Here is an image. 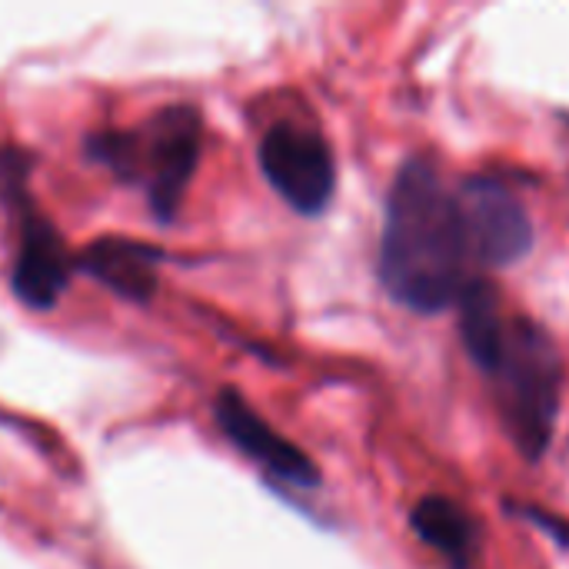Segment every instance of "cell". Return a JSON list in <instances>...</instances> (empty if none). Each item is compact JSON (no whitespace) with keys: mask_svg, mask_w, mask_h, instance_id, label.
Returning <instances> with one entry per match:
<instances>
[{"mask_svg":"<svg viewBox=\"0 0 569 569\" xmlns=\"http://www.w3.org/2000/svg\"><path fill=\"white\" fill-rule=\"evenodd\" d=\"M470 267L457 190L447 187L430 160L410 157L387 193L380 240L383 290L400 307L430 317L457 307L473 280Z\"/></svg>","mask_w":569,"mask_h":569,"instance_id":"6da1fadb","label":"cell"},{"mask_svg":"<svg viewBox=\"0 0 569 569\" xmlns=\"http://www.w3.org/2000/svg\"><path fill=\"white\" fill-rule=\"evenodd\" d=\"M480 370L493 383V403L517 453L537 463L553 443L563 397V357L553 337L530 317H507Z\"/></svg>","mask_w":569,"mask_h":569,"instance_id":"7a4b0ae2","label":"cell"},{"mask_svg":"<svg viewBox=\"0 0 569 569\" xmlns=\"http://www.w3.org/2000/svg\"><path fill=\"white\" fill-rule=\"evenodd\" d=\"M200 113L173 103L147 120L140 130H110L90 140V153L107 163L117 177L143 183L157 217L170 220L183 200L200 157Z\"/></svg>","mask_w":569,"mask_h":569,"instance_id":"3957f363","label":"cell"},{"mask_svg":"<svg viewBox=\"0 0 569 569\" xmlns=\"http://www.w3.org/2000/svg\"><path fill=\"white\" fill-rule=\"evenodd\" d=\"M260 170L267 183L303 217L323 213L333 200L337 163L330 143L303 123L280 120L260 137Z\"/></svg>","mask_w":569,"mask_h":569,"instance_id":"277c9868","label":"cell"},{"mask_svg":"<svg viewBox=\"0 0 569 569\" xmlns=\"http://www.w3.org/2000/svg\"><path fill=\"white\" fill-rule=\"evenodd\" d=\"M463 233L473 267H513L533 250V220L523 200L493 177H470L457 187Z\"/></svg>","mask_w":569,"mask_h":569,"instance_id":"5b68a950","label":"cell"},{"mask_svg":"<svg viewBox=\"0 0 569 569\" xmlns=\"http://www.w3.org/2000/svg\"><path fill=\"white\" fill-rule=\"evenodd\" d=\"M0 190L17 197L20 207V250L13 267V290L30 307H50L70 280V260L57 230L37 217L23 200L20 177H10V160L0 157Z\"/></svg>","mask_w":569,"mask_h":569,"instance_id":"8992f818","label":"cell"},{"mask_svg":"<svg viewBox=\"0 0 569 569\" xmlns=\"http://www.w3.org/2000/svg\"><path fill=\"white\" fill-rule=\"evenodd\" d=\"M213 410H217L220 430L250 460H257L263 470H270L277 480L293 483V487H317L320 483V470L313 467V460L300 447H293L290 440H283L267 420H260L253 413V407L237 390H223L217 397Z\"/></svg>","mask_w":569,"mask_h":569,"instance_id":"52a82bcc","label":"cell"},{"mask_svg":"<svg viewBox=\"0 0 569 569\" xmlns=\"http://www.w3.org/2000/svg\"><path fill=\"white\" fill-rule=\"evenodd\" d=\"M410 527L450 569H473L480 557V527L473 513L450 497H423L410 510Z\"/></svg>","mask_w":569,"mask_h":569,"instance_id":"ba28073f","label":"cell"},{"mask_svg":"<svg viewBox=\"0 0 569 569\" xmlns=\"http://www.w3.org/2000/svg\"><path fill=\"white\" fill-rule=\"evenodd\" d=\"M80 270L127 300H147L157 287V250L130 240H97L83 250Z\"/></svg>","mask_w":569,"mask_h":569,"instance_id":"9c48e42d","label":"cell"},{"mask_svg":"<svg viewBox=\"0 0 569 569\" xmlns=\"http://www.w3.org/2000/svg\"><path fill=\"white\" fill-rule=\"evenodd\" d=\"M527 517L540 527V530H547L553 540H560L563 547H569V527L567 523H560L557 517H550V513H543V510H527Z\"/></svg>","mask_w":569,"mask_h":569,"instance_id":"30bf717a","label":"cell"}]
</instances>
